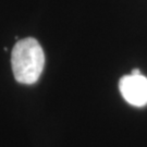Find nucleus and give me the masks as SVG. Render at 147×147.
Returning <instances> with one entry per match:
<instances>
[{"instance_id": "f03ea898", "label": "nucleus", "mask_w": 147, "mask_h": 147, "mask_svg": "<svg viewBox=\"0 0 147 147\" xmlns=\"http://www.w3.org/2000/svg\"><path fill=\"white\" fill-rule=\"evenodd\" d=\"M119 89L126 102L135 107L147 105V78L140 70H133L131 74L122 76Z\"/></svg>"}, {"instance_id": "f257e3e1", "label": "nucleus", "mask_w": 147, "mask_h": 147, "mask_svg": "<svg viewBox=\"0 0 147 147\" xmlns=\"http://www.w3.org/2000/svg\"><path fill=\"white\" fill-rule=\"evenodd\" d=\"M11 65L19 83H36L45 65V53L40 44L33 37L18 40L11 53Z\"/></svg>"}]
</instances>
